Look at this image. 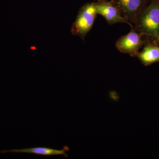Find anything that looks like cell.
I'll return each instance as SVG.
<instances>
[{"label":"cell","instance_id":"3","mask_svg":"<svg viewBox=\"0 0 159 159\" xmlns=\"http://www.w3.org/2000/svg\"><path fill=\"white\" fill-rule=\"evenodd\" d=\"M116 6L122 16L133 25L151 0H111Z\"/></svg>","mask_w":159,"mask_h":159},{"label":"cell","instance_id":"2","mask_svg":"<svg viewBox=\"0 0 159 159\" xmlns=\"http://www.w3.org/2000/svg\"><path fill=\"white\" fill-rule=\"evenodd\" d=\"M97 15L95 2L84 4L80 9L71 27L72 34L79 36L84 41L87 34L93 28Z\"/></svg>","mask_w":159,"mask_h":159},{"label":"cell","instance_id":"4","mask_svg":"<svg viewBox=\"0 0 159 159\" xmlns=\"http://www.w3.org/2000/svg\"><path fill=\"white\" fill-rule=\"evenodd\" d=\"M143 35L136 30L131 28L129 33L122 36L116 42V48L120 52L129 54L132 57L137 56L139 50L145 43Z\"/></svg>","mask_w":159,"mask_h":159},{"label":"cell","instance_id":"8","mask_svg":"<svg viewBox=\"0 0 159 159\" xmlns=\"http://www.w3.org/2000/svg\"><path fill=\"white\" fill-rule=\"evenodd\" d=\"M96 1H97V2H104V1H108L110 0H96Z\"/></svg>","mask_w":159,"mask_h":159},{"label":"cell","instance_id":"5","mask_svg":"<svg viewBox=\"0 0 159 159\" xmlns=\"http://www.w3.org/2000/svg\"><path fill=\"white\" fill-rule=\"evenodd\" d=\"M95 6L97 15L99 14L103 16L108 25L125 23L131 28H133L134 26L129 22L128 20L122 16L119 9L111 0L95 2Z\"/></svg>","mask_w":159,"mask_h":159},{"label":"cell","instance_id":"9","mask_svg":"<svg viewBox=\"0 0 159 159\" xmlns=\"http://www.w3.org/2000/svg\"><path fill=\"white\" fill-rule=\"evenodd\" d=\"M157 43H158V45H159V33L158 35V37L157 39Z\"/></svg>","mask_w":159,"mask_h":159},{"label":"cell","instance_id":"7","mask_svg":"<svg viewBox=\"0 0 159 159\" xmlns=\"http://www.w3.org/2000/svg\"><path fill=\"white\" fill-rule=\"evenodd\" d=\"M137 57L145 66L159 62V45L148 43Z\"/></svg>","mask_w":159,"mask_h":159},{"label":"cell","instance_id":"6","mask_svg":"<svg viewBox=\"0 0 159 159\" xmlns=\"http://www.w3.org/2000/svg\"><path fill=\"white\" fill-rule=\"evenodd\" d=\"M69 148L68 146H65L61 150L52 149L46 147H35V148H23V149H11V150H4L0 151V153H6L7 152L11 153H28L39 155L57 156L63 155L68 157V155L66 152L68 151Z\"/></svg>","mask_w":159,"mask_h":159},{"label":"cell","instance_id":"1","mask_svg":"<svg viewBox=\"0 0 159 159\" xmlns=\"http://www.w3.org/2000/svg\"><path fill=\"white\" fill-rule=\"evenodd\" d=\"M134 28L143 35L157 39L159 33V0H151L139 16Z\"/></svg>","mask_w":159,"mask_h":159}]
</instances>
